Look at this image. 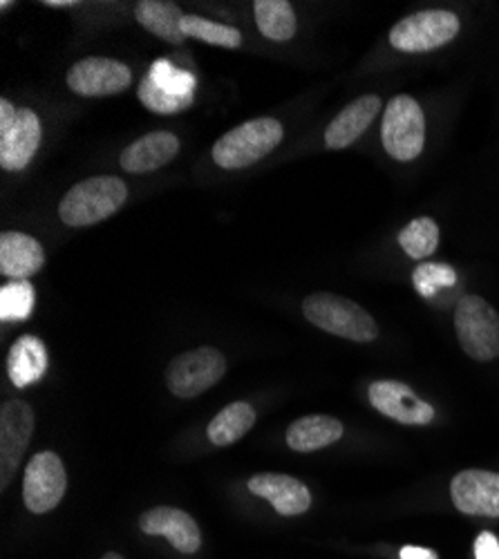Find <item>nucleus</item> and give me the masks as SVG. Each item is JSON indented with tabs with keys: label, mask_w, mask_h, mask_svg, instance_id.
Here are the masks:
<instances>
[{
	"label": "nucleus",
	"mask_w": 499,
	"mask_h": 559,
	"mask_svg": "<svg viewBox=\"0 0 499 559\" xmlns=\"http://www.w3.org/2000/svg\"><path fill=\"white\" fill-rule=\"evenodd\" d=\"M128 200V186L115 175L87 177L63 195L59 217L72 228L95 226L115 215Z\"/></svg>",
	"instance_id": "1"
},
{
	"label": "nucleus",
	"mask_w": 499,
	"mask_h": 559,
	"mask_svg": "<svg viewBox=\"0 0 499 559\" xmlns=\"http://www.w3.org/2000/svg\"><path fill=\"white\" fill-rule=\"evenodd\" d=\"M305 318L328 334L354 343H372L379 338V324L370 311L349 298L319 292L302 300Z\"/></svg>",
	"instance_id": "2"
},
{
	"label": "nucleus",
	"mask_w": 499,
	"mask_h": 559,
	"mask_svg": "<svg viewBox=\"0 0 499 559\" xmlns=\"http://www.w3.org/2000/svg\"><path fill=\"white\" fill-rule=\"evenodd\" d=\"M283 123L278 119L262 117L247 121L231 132L219 136L213 146V162L224 170H238L247 168L283 142Z\"/></svg>",
	"instance_id": "3"
},
{
	"label": "nucleus",
	"mask_w": 499,
	"mask_h": 559,
	"mask_svg": "<svg viewBox=\"0 0 499 559\" xmlns=\"http://www.w3.org/2000/svg\"><path fill=\"white\" fill-rule=\"evenodd\" d=\"M462 29L460 16L448 10H426L401 19L390 29V45L405 55H424L443 48Z\"/></svg>",
	"instance_id": "4"
},
{
	"label": "nucleus",
	"mask_w": 499,
	"mask_h": 559,
	"mask_svg": "<svg viewBox=\"0 0 499 559\" xmlns=\"http://www.w3.org/2000/svg\"><path fill=\"white\" fill-rule=\"evenodd\" d=\"M381 139L385 153L396 162H413L421 155L426 146V117L413 97L399 95L388 104Z\"/></svg>",
	"instance_id": "5"
},
{
	"label": "nucleus",
	"mask_w": 499,
	"mask_h": 559,
	"mask_svg": "<svg viewBox=\"0 0 499 559\" xmlns=\"http://www.w3.org/2000/svg\"><path fill=\"white\" fill-rule=\"evenodd\" d=\"M455 332L462 349L479 362L499 356V313L479 296H464L455 309Z\"/></svg>",
	"instance_id": "6"
},
{
	"label": "nucleus",
	"mask_w": 499,
	"mask_h": 559,
	"mask_svg": "<svg viewBox=\"0 0 499 559\" xmlns=\"http://www.w3.org/2000/svg\"><path fill=\"white\" fill-rule=\"evenodd\" d=\"M226 374V358L215 347H198L170 360L166 385L177 399H195Z\"/></svg>",
	"instance_id": "7"
},
{
	"label": "nucleus",
	"mask_w": 499,
	"mask_h": 559,
	"mask_svg": "<svg viewBox=\"0 0 499 559\" xmlns=\"http://www.w3.org/2000/svg\"><path fill=\"white\" fill-rule=\"evenodd\" d=\"M40 144V121L29 108H14L8 99L0 102V166L23 170Z\"/></svg>",
	"instance_id": "8"
},
{
	"label": "nucleus",
	"mask_w": 499,
	"mask_h": 559,
	"mask_svg": "<svg viewBox=\"0 0 499 559\" xmlns=\"http://www.w3.org/2000/svg\"><path fill=\"white\" fill-rule=\"evenodd\" d=\"M34 412L25 401H5L0 407V488L8 490L32 443Z\"/></svg>",
	"instance_id": "9"
},
{
	"label": "nucleus",
	"mask_w": 499,
	"mask_h": 559,
	"mask_svg": "<svg viewBox=\"0 0 499 559\" xmlns=\"http://www.w3.org/2000/svg\"><path fill=\"white\" fill-rule=\"evenodd\" d=\"M68 490V473L59 454L38 452L27 463L23 477V499L34 515L55 510Z\"/></svg>",
	"instance_id": "10"
},
{
	"label": "nucleus",
	"mask_w": 499,
	"mask_h": 559,
	"mask_svg": "<svg viewBox=\"0 0 499 559\" xmlns=\"http://www.w3.org/2000/svg\"><path fill=\"white\" fill-rule=\"evenodd\" d=\"M68 87L81 97H112L128 90L132 72L126 63L104 57H87L68 70Z\"/></svg>",
	"instance_id": "11"
},
{
	"label": "nucleus",
	"mask_w": 499,
	"mask_h": 559,
	"mask_svg": "<svg viewBox=\"0 0 499 559\" xmlns=\"http://www.w3.org/2000/svg\"><path fill=\"white\" fill-rule=\"evenodd\" d=\"M450 499L464 515L499 518V473L462 471L450 481Z\"/></svg>",
	"instance_id": "12"
},
{
	"label": "nucleus",
	"mask_w": 499,
	"mask_h": 559,
	"mask_svg": "<svg viewBox=\"0 0 499 559\" xmlns=\"http://www.w3.org/2000/svg\"><path fill=\"white\" fill-rule=\"evenodd\" d=\"M370 403L383 416L403 426H428L435 421V407L419 399L413 388L399 381H377L370 385Z\"/></svg>",
	"instance_id": "13"
},
{
	"label": "nucleus",
	"mask_w": 499,
	"mask_h": 559,
	"mask_svg": "<svg viewBox=\"0 0 499 559\" xmlns=\"http://www.w3.org/2000/svg\"><path fill=\"white\" fill-rule=\"evenodd\" d=\"M140 528L146 535L166 537L175 550L185 555H193L202 546V533L195 520L189 512L173 506H157L146 510L140 518Z\"/></svg>",
	"instance_id": "14"
},
{
	"label": "nucleus",
	"mask_w": 499,
	"mask_h": 559,
	"mask_svg": "<svg viewBox=\"0 0 499 559\" xmlns=\"http://www.w3.org/2000/svg\"><path fill=\"white\" fill-rule=\"evenodd\" d=\"M249 490L256 497L266 499L283 518L302 515V512H307L311 506V495L307 486L289 475H278V473L256 475L249 479Z\"/></svg>",
	"instance_id": "15"
},
{
	"label": "nucleus",
	"mask_w": 499,
	"mask_h": 559,
	"mask_svg": "<svg viewBox=\"0 0 499 559\" xmlns=\"http://www.w3.org/2000/svg\"><path fill=\"white\" fill-rule=\"evenodd\" d=\"M177 153H179L177 134L168 130H157L140 136L138 142H132L126 151H121L119 166L132 175L153 173L166 166L168 162H173Z\"/></svg>",
	"instance_id": "16"
},
{
	"label": "nucleus",
	"mask_w": 499,
	"mask_h": 559,
	"mask_svg": "<svg viewBox=\"0 0 499 559\" xmlns=\"http://www.w3.org/2000/svg\"><path fill=\"white\" fill-rule=\"evenodd\" d=\"M381 112V99L377 95H366L352 102L336 115V119L325 130V146L330 151H343L363 136L377 115Z\"/></svg>",
	"instance_id": "17"
},
{
	"label": "nucleus",
	"mask_w": 499,
	"mask_h": 559,
	"mask_svg": "<svg viewBox=\"0 0 499 559\" xmlns=\"http://www.w3.org/2000/svg\"><path fill=\"white\" fill-rule=\"evenodd\" d=\"M45 264V251L32 236L8 230L0 236V273L12 280H27Z\"/></svg>",
	"instance_id": "18"
},
{
	"label": "nucleus",
	"mask_w": 499,
	"mask_h": 559,
	"mask_svg": "<svg viewBox=\"0 0 499 559\" xmlns=\"http://www.w3.org/2000/svg\"><path fill=\"white\" fill-rule=\"evenodd\" d=\"M287 445L296 452H316L336 443L343 437V424L328 414H309L287 428Z\"/></svg>",
	"instance_id": "19"
},
{
	"label": "nucleus",
	"mask_w": 499,
	"mask_h": 559,
	"mask_svg": "<svg viewBox=\"0 0 499 559\" xmlns=\"http://www.w3.org/2000/svg\"><path fill=\"white\" fill-rule=\"evenodd\" d=\"M48 362L50 358L45 343L32 334H25L10 347L8 377L16 388H27L45 377Z\"/></svg>",
	"instance_id": "20"
},
{
	"label": "nucleus",
	"mask_w": 499,
	"mask_h": 559,
	"mask_svg": "<svg viewBox=\"0 0 499 559\" xmlns=\"http://www.w3.org/2000/svg\"><path fill=\"white\" fill-rule=\"evenodd\" d=\"M185 16L187 14H181L179 5L164 3V0H142V3L134 5V19H138V23L157 38H164L173 45H181L187 40L185 32H181Z\"/></svg>",
	"instance_id": "21"
},
{
	"label": "nucleus",
	"mask_w": 499,
	"mask_h": 559,
	"mask_svg": "<svg viewBox=\"0 0 499 559\" xmlns=\"http://www.w3.org/2000/svg\"><path fill=\"white\" fill-rule=\"evenodd\" d=\"M256 409L247 401H236L226 405L211 418L209 424V441L217 448H226L240 441L256 426Z\"/></svg>",
	"instance_id": "22"
},
{
	"label": "nucleus",
	"mask_w": 499,
	"mask_h": 559,
	"mask_svg": "<svg viewBox=\"0 0 499 559\" xmlns=\"http://www.w3.org/2000/svg\"><path fill=\"white\" fill-rule=\"evenodd\" d=\"M256 23L264 38L285 43L296 34V14L287 0H256L253 3Z\"/></svg>",
	"instance_id": "23"
},
{
	"label": "nucleus",
	"mask_w": 499,
	"mask_h": 559,
	"mask_svg": "<svg viewBox=\"0 0 499 559\" xmlns=\"http://www.w3.org/2000/svg\"><path fill=\"white\" fill-rule=\"evenodd\" d=\"M399 245L413 260L430 258L439 247V226L430 217H417L399 233Z\"/></svg>",
	"instance_id": "24"
},
{
	"label": "nucleus",
	"mask_w": 499,
	"mask_h": 559,
	"mask_svg": "<svg viewBox=\"0 0 499 559\" xmlns=\"http://www.w3.org/2000/svg\"><path fill=\"white\" fill-rule=\"evenodd\" d=\"M181 32H185L187 38H198L209 45H219V48H229V50H236L242 45L240 29L195 16V14L185 16V21H181Z\"/></svg>",
	"instance_id": "25"
},
{
	"label": "nucleus",
	"mask_w": 499,
	"mask_h": 559,
	"mask_svg": "<svg viewBox=\"0 0 499 559\" xmlns=\"http://www.w3.org/2000/svg\"><path fill=\"white\" fill-rule=\"evenodd\" d=\"M153 85L170 97H179V99H193L195 92V76L187 70L175 68L168 61H155L151 66V72L146 74Z\"/></svg>",
	"instance_id": "26"
},
{
	"label": "nucleus",
	"mask_w": 499,
	"mask_h": 559,
	"mask_svg": "<svg viewBox=\"0 0 499 559\" xmlns=\"http://www.w3.org/2000/svg\"><path fill=\"white\" fill-rule=\"evenodd\" d=\"M34 287L27 280H12L10 285L0 289V320H27L34 309Z\"/></svg>",
	"instance_id": "27"
},
{
	"label": "nucleus",
	"mask_w": 499,
	"mask_h": 559,
	"mask_svg": "<svg viewBox=\"0 0 499 559\" xmlns=\"http://www.w3.org/2000/svg\"><path fill=\"white\" fill-rule=\"evenodd\" d=\"M413 285L424 298L437 296L439 289L458 285V271L443 262H421L413 271Z\"/></svg>",
	"instance_id": "28"
},
{
	"label": "nucleus",
	"mask_w": 499,
	"mask_h": 559,
	"mask_svg": "<svg viewBox=\"0 0 499 559\" xmlns=\"http://www.w3.org/2000/svg\"><path fill=\"white\" fill-rule=\"evenodd\" d=\"M138 95H140V102H142L148 110H153V112H157V115H175V112H179V110H187V108L193 106V99L170 97V95H166V92L157 90L148 76L142 79Z\"/></svg>",
	"instance_id": "29"
},
{
	"label": "nucleus",
	"mask_w": 499,
	"mask_h": 559,
	"mask_svg": "<svg viewBox=\"0 0 499 559\" xmlns=\"http://www.w3.org/2000/svg\"><path fill=\"white\" fill-rule=\"evenodd\" d=\"M475 559H499V539L484 531L475 539Z\"/></svg>",
	"instance_id": "30"
},
{
	"label": "nucleus",
	"mask_w": 499,
	"mask_h": 559,
	"mask_svg": "<svg viewBox=\"0 0 499 559\" xmlns=\"http://www.w3.org/2000/svg\"><path fill=\"white\" fill-rule=\"evenodd\" d=\"M401 559H437V555H435L430 548L403 546V548H401Z\"/></svg>",
	"instance_id": "31"
},
{
	"label": "nucleus",
	"mask_w": 499,
	"mask_h": 559,
	"mask_svg": "<svg viewBox=\"0 0 499 559\" xmlns=\"http://www.w3.org/2000/svg\"><path fill=\"white\" fill-rule=\"evenodd\" d=\"M74 0H48L45 8H74Z\"/></svg>",
	"instance_id": "32"
},
{
	"label": "nucleus",
	"mask_w": 499,
	"mask_h": 559,
	"mask_svg": "<svg viewBox=\"0 0 499 559\" xmlns=\"http://www.w3.org/2000/svg\"><path fill=\"white\" fill-rule=\"evenodd\" d=\"M102 559H123L119 552H106Z\"/></svg>",
	"instance_id": "33"
}]
</instances>
